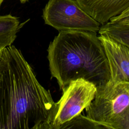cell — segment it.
I'll list each match as a JSON object with an SVG mask.
<instances>
[{
	"label": "cell",
	"mask_w": 129,
	"mask_h": 129,
	"mask_svg": "<svg viewBox=\"0 0 129 129\" xmlns=\"http://www.w3.org/2000/svg\"><path fill=\"white\" fill-rule=\"evenodd\" d=\"M56 102L11 45L0 58V129H51Z\"/></svg>",
	"instance_id": "6da1fadb"
},
{
	"label": "cell",
	"mask_w": 129,
	"mask_h": 129,
	"mask_svg": "<svg viewBox=\"0 0 129 129\" xmlns=\"http://www.w3.org/2000/svg\"><path fill=\"white\" fill-rule=\"evenodd\" d=\"M47 52L51 74L62 91L72 81L80 78L96 86L110 80L107 58L96 32L59 31Z\"/></svg>",
	"instance_id": "7a4b0ae2"
},
{
	"label": "cell",
	"mask_w": 129,
	"mask_h": 129,
	"mask_svg": "<svg viewBox=\"0 0 129 129\" xmlns=\"http://www.w3.org/2000/svg\"><path fill=\"white\" fill-rule=\"evenodd\" d=\"M87 116L105 128L129 129V83L109 80L97 86Z\"/></svg>",
	"instance_id": "3957f363"
},
{
	"label": "cell",
	"mask_w": 129,
	"mask_h": 129,
	"mask_svg": "<svg viewBox=\"0 0 129 129\" xmlns=\"http://www.w3.org/2000/svg\"><path fill=\"white\" fill-rule=\"evenodd\" d=\"M43 18L46 24L59 31L81 30L97 33L101 26L76 0H49L43 9Z\"/></svg>",
	"instance_id": "277c9868"
},
{
	"label": "cell",
	"mask_w": 129,
	"mask_h": 129,
	"mask_svg": "<svg viewBox=\"0 0 129 129\" xmlns=\"http://www.w3.org/2000/svg\"><path fill=\"white\" fill-rule=\"evenodd\" d=\"M97 86L80 78L72 81L56 102V112L51 129H60L65 123L81 113L95 97Z\"/></svg>",
	"instance_id": "5b68a950"
},
{
	"label": "cell",
	"mask_w": 129,
	"mask_h": 129,
	"mask_svg": "<svg viewBox=\"0 0 129 129\" xmlns=\"http://www.w3.org/2000/svg\"><path fill=\"white\" fill-rule=\"evenodd\" d=\"M98 37L107 58L110 80L129 83V49L107 36Z\"/></svg>",
	"instance_id": "8992f818"
},
{
	"label": "cell",
	"mask_w": 129,
	"mask_h": 129,
	"mask_svg": "<svg viewBox=\"0 0 129 129\" xmlns=\"http://www.w3.org/2000/svg\"><path fill=\"white\" fill-rule=\"evenodd\" d=\"M82 9L101 25L109 22L129 7V0H76Z\"/></svg>",
	"instance_id": "52a82bcc"
},
{
	"label": "cell",
	"mask_w": 129,
	"mask_h": 129,
	"mask_svg": "<svg viewBox=\"0 0 129 129\" xmlns=\"http://www.w3.org/2000/svg\"><path fill=\"white\" fill-rule=\"evenodd\" d=\"M21 28L19 19L11 14L0 16V49L12 45Z\"/></svg>",
	"instance_id": "ba28073f"
},
{
	"label": "cell",
	"mask_w": 129,
	"mask_h": 129,
	"mask_svg": "<svg viewBox=\"0 0 129 129\" xmlns=\"http://www.w3.org/2000/svg\"><path fill=\"white\" fill-rule=\"evenodd\" d=\"M98 32L100 35L107 36L129 49V26L108 22L101 25Z\"/></svg>",
	"instance_id": "9c48e42d"
},
{
	"label": "cell",
	"mask_w": 129,
	"mask_h": 129,
	"mask_svg": "<svg viewBox=\"0 0 129 129\" xmlns=\"http://www.w3.org/2000/svg\"><path fill=\"white\" fill-rule=\"evenodd\" d=\"M105 128L103 126L92 120L87 116L80 113L68 122L63 124L60 129L63 128Z\"/></svg>",
	"instance_id": "30bf717a"
},
{
	"label": "cell",
	"mask_w": 129,
	"mask_h": 129,
	"mask_svg": "<svg viewBox=\"0 0 129 129\" xmlns=\"http://www.w3.org/2000/svg\"><path fill=\"white\" fill-rule=\"evenodd\" d=\"M109 22L120 25L129 26V7L120 15L111 18Z\"/></svg>",
	"instance_id": "8fae6325"
},
{
	"label": "cell",
	"mask_w": 129,
	"mask_h": 129,
	"mask_svg": "<svg viewBox=\"0 0 129 129\" xmlns=\"http://www.w3.org/2000/svg\"><path fill=\"white\" fill-rule=\"evenodd\" d=\"M20 2L22 3H25L26 1H27L28 0H20Z\"/></svg>",
	"instance_id": "7c38bea8"
},
{
	"label": "cell",
	"mask_w": 129,
	"mask_h": 129,
	"mask_svg": "<svg viewBox=\"0 0 129 129\" xmlns=\"http://www.w3.org/2000/svg\"><path fill=\"white\" fill-rule=\"evenodd\" d=\"M4 1V0H0V7L1 6L2 3H3V2Z\"/></svg>",
	"instance_id": "4fadbf2b"
},
{
	"label": "cell",
	"mask_w": 129,
	"mask_h": 129,
	"mask_svg": "<svg viewBox=\"0 0 129 129\" xmlns=\"http://www.w3.org/2000/svg\"><path fill=\"white\" fill-rule=\"evenodd\" d=\"M2 49H0V58H1V54H2Z\"/></svg>",
	"instance_id": "5bb4252c"
}]
</instances>
